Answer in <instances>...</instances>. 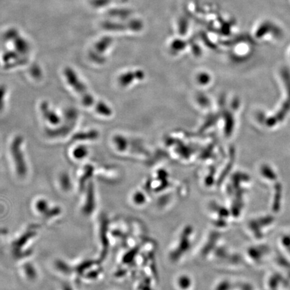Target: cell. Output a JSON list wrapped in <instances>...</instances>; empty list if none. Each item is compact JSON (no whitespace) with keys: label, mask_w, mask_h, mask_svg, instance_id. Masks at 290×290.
<instances>
[{"label":"cell","mask_w":290,"mask_h":290,"mask_svg":"<svg viewBox=\"0 0 290 290\" xmlns=\"http://www.w3.org/2000/svg\"><path fill=\"white\" fill-rule=\"evenodd\" d=\"M93 207H94V198H93V193L91 189H90L89 194H88V199L86 201V204L84 208V212L87 214H89L93 211Z\"/></svg>","instance_id":"2"},{"label":"cell","mask_w":290,"mask_h":290,"mask_svg":"<svg viewBox=\"0 0 290 290\" xmlns=\"http://www.w3.org/2000/svg\"><path fill=\"white\" fill-rule=\"evenodd\" d=\"M35 208L37 211L41 214H46L47 215L49 212V207L48 205L47 201L45 199H39L36 201L35 204Z\"/></svg>","instance_id":"3"},{"label":"cell","mask_w":290,"mask_h":290,"mask_svg":"<svg viewBox=\"0 0 290 290\" xmlns=\"http://www.w3.org/2000/svg\"><path fill=\"white\" fill-rule=\"evenodd\" d=\"M24 272H25L26 275L29 279H35L36 277V271L35 268L31 265L26 264L24 267Z\"/></svg>","instance_id":"4"},{"label":"cell","mask_w":290,"mask_h":290,"mask_svg":"<svg viewBox=\"0 0 290 290\" xmlns=\"http://www.w3.org/2000/svg\"><path fill=\"white\" fill-rule=\"evenodd\" d=\"M64 74L66 77L67 83L71 87L75 90L76 93L80 97L81 101L85 105L88 106H93L94 109L99 112H102V114H108L105 112V107L103 105H98L96 103L92 95H90L88 92V88L85 86L77 77V74L72 70V69H66L65 70Z\"/></svg>","instance_id":"1"},{"label":"cell","mask_w":290,"mask_h":290,"mask_svg":"<svg viewBox=\"0 0 290 290\" xmlns=\"http://www.w3.org/2000/svg\"><path fill=\"white\" fill-rule=\"evenodd\" d=\"M63 290H72V288L70 287H65Z\"/></svg>","instance_id":"5"}]
</instances>
